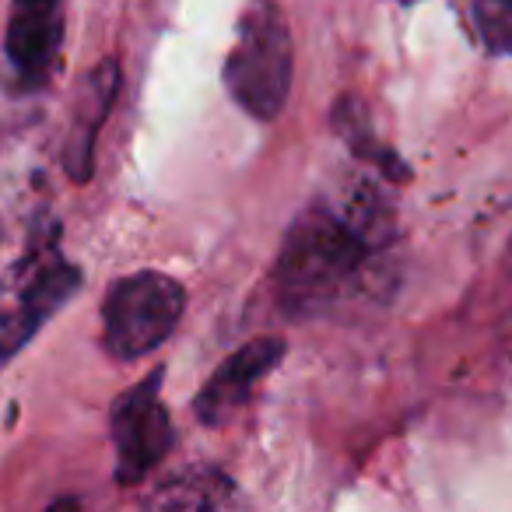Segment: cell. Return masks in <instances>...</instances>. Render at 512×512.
<instances>
[{"label":"cell","instance_id":"cell-1","mask_svg":"<svg viewBox=\"0 0 512 512\" xmlns=\"http://www.w3.org/2000/svg\"><path fill=\"white\" fill-rule=\"evenodd\" d=\"M393 214L369 186L337 200H316L292 221L278 256L281 306L292 316H320L376 295L386 274Z\"/></svg>","mask_w":512,"mask_h":512},{"label":"cell","instance_id":"cell-2","mask_svg":"<svg viewBox=\"0 0 512 512\" xmlns=\"http://www.w3.org/2000/svg\"><path fill=\"white\" fill-rule=\"evenodd\" d=\"M292 32L274 0H249L225 60V88L253 120H278L292 95Z\"/></svg>","mask_w":512,"mask_h":512},{"label":"cell","instance_id":"cell-3","mask_svg":"<svg viewBox=\"0 0 512 512\" xmlns=\"http://www.w3.org/2000/svg\"><path fill=\"white\" fill-rule=\"evenodd\" d=\"M186 306V292L179 281L158 271H141L116 281L102 306V330L113 358H141L162 348L176 330Z\"/></svg>","mask_w":512,"mask_h":512},{"label":"cell","instance_id":"cell-4","mask_svg":"<svg viewBox=\"0 0 512 512\" xmlns=\"http://www.w3.org/2000/svg\"><path fill=\"white\" fill-rule=\"evenodd\" d=\"M113 442H116V477L134 484L169 453L172 421L162 404V369L127 390L113 407Z\"/></svg>","mask_w":512,"mask_h":512},{"label":"cell","instance_id":"cell-5","mask_svg":"<svg viewBox=\"0 0 512 512\" xmlns=\"http://www.w3.org/2000/svg\"><path fill=\"white\" fill-rule=\"evenodd\" d=\"M81 274L57 253L29 267V281L18 292L15 306L0 309V358H11L29 344V337L78 292Z\"/></svg>","mask_w":512,"mask_h":512},{"label":"cell","instance_id":"cell-6","mask_svg":"<svg viewBox=\"0 0 512 512\" xmlns=\"http://www.w3.org/2000/svg\"><path fill=\"white\" fill-rule=\"evenodd\" d=\"M281 355H285V341H278V337H256L246 348L228 355L218 365V372L204 383V390L197 393V400H193L197 418L204 425H225V421H232L249 404L253 386L267 372H274Z\"/></svg>","mask_w":512,"mask_h":512},{"label":"cell","instance_id":"cell-7","mask_svg":"<svg viewBox=\"0 0 512 512\" xmlns=\"http://www.w3.org/2000/svg\"><path fill=\"white\" fill-rule=\"evenodd\" d=\"M64 39V0H15L8 22V57L25 78H43Z\"/></svg>","mask_w":512,"mask_h":512},{"label":"cell","instance_id":"cell-8","mask_svg":"<svg viewBox=\"0 0 512 512\" xmlns=\"http://www.w3.org/2000/svg\"><path fill=\"white\" fill-rule=\"evenodd\" d=\"M116 88H120V67H116V60H102L85 78L78 113H74L71 134H67V172H71L74 179H88V172H92L95 134H99L102 120L109 116Z\"/></svg>","mask_w":512,"mask_h":512},{"label":"cell","instance_id":"cell-9","mask_svg":"<svg viewBox=\"0 0 512 512\" xmlns=\"http://www.w3.org/2000/svg\"><path fill=\"white\" fill-rule=\"evenodd\" d=\"M148 512H239V491L221 470L186 467L158 484Z\"/></svg>","mask_w":512,"mask_h":512},{"label":"cell","instance_id":"cell-10","mask_svg":"<svg viewBox=\"0 0 512 512\" xmlns=\"http://www.w3.org/2000/svg\"><path fill=\"white\" fill-rule=\"evenodd\" d=\"M334 127H337V134L344 137V144H348V148L355 151L358 158L379 165V172H383V176L397 179V183H400V179H407V169H400V158L393 155L390 148H383L376 137H372L369 123H365L362 106H358L355 99H341V102H337Z\"/></svg>","mask_w":512,"mask_h":512},{"label":"cell","instance_id":"cell-11","mask_svg":"<svg viewBox=\"0 0 512 512\" xmlns=\"http://www.w3.org/2000/svg\"><path fill=\"white\" fill-rule=\"evenodd\" d=\"M470 25L491 57L512 53V0H470Z\"/></svg>","mask_w":512,"mask_h":512},{"label":"cell","instance_id":"cell-12","mask_svg":"<svg viewBox=\"0 0 512 512\" xmlns=\"http://www.w3.org/2000/svg\"><path fill=\"white\" fill-rule=\"evenodd\" d=\"M46 512H81V505H78V498H57Z\"/></svg>","mask_w":512,"mask_h":512},{"label":"cell","instance_id":"cell-13","mask_svg":"<svg viewBox=\"0 0 512 512\" xmlns=\"http://www.w3.org/2000/svg\"><path fill=\"white\" fill-rule=\"evenodd\" d=\"M400 4H418V0H400Z\"/></svg>","mask_w":512,"mask_h":512}]
</instances>
